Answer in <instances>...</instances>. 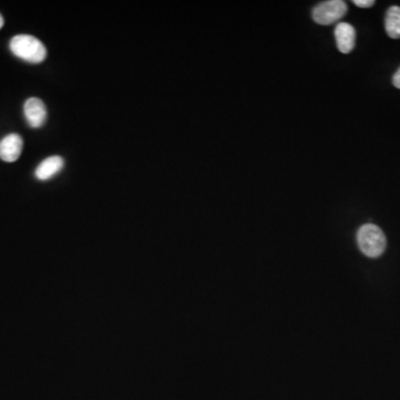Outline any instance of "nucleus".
Listing matches in <instances>:
<instances>
[{"instance_id":"nucleus-1","label":"nucleus","mask_w":400,"mask_h":400,"mask_svg":"<svg viewBox=\"0 0 400 400\" xmlns=\"http://www.w3.org/2000/svg\"><path fill=\"white\" fill-rule=\"evenodd\" d=\"M9 48L15 56L25 62L39 64L46 60V47L34 36H15L9 43Z\"/></svg>"},{"instance_id":"nucleus-2","label":"nucleus","mask_w":400,"mask_h":400,"mask_svg":"<svg viewBox=\"0 0 400 400\" xmlns=\"http://www.w3.org/2000/svg\"><path fill=\"white\" fill-rule=\"evenodd\" d=\"M357 242L361 253L367 257H379L386 249V236L378 226L373 223H367L360 227Z\"/></svg>"},{"instance_id":"nucleus-3","label":"nucleus","mask_w":400,"mask_h":400,"mask_svg":"<svg viewBox=\"0 0 400 400\" xmlns=\"http://www.w3.org/2000/svg\"><path fill=\"white\" fill-rule=\"evenodd\" d=\"M347 4L343 0H328L312 9V18L317 24L327 26L340 20L347 14Z\"/></svg>"},{"instance_id":"nucleus-4","label":"nucleus","mask_w":400,"mask_h":400,"mask_svg":"<svg viewBox=\"0 0 400 400\" xmlns=\"http://www.w3.org/2000/svg\"><path fill=\"white\" fill-rule=\"evenodd\" d=\"M24 113L28 125L32 128H41L46 123L47 109L43 100L39 98H29L24 105Z\"/></svg>"},{"instance_id":"nucleus-5","label":"nucleus","mask_w":400,"mask_h":400,"mask_svg":"<svg viewBox=\"0 0 400 400\" xmlns=\"http://www.w3.org/2000/svg\"><path fill=\"white\" fill-rule=\"evenodd\" d=\"M24 148V140L17 134H11L0 140V159L14 163L20 157Z\"/></svg>"},{"instance_id":"nucleus-6","label":"nucleus","mask_w":400,"mask_h":400,"mask_svg":"<svg viewBox=\"0 0 400 400\" xmlns=\"http://www.w3.org/2000/svg\"><path fill=\"white\" fill-rule=\"evenodd\" d=\"M337 48L343 54H350L356 45V30L348 22H339L335 28Z\"/></svg>"},{"instance_id":"nucleus-7","label":"nucleus","mask_w":400,"mask_h":400,"mask_svg":"<svg viewBox=\"0 0 400 400\" xmlns=\"http://www.w3.org/2000/svg\"><path fill=\"white\" fill-rule=\"evenodd\" d=\"M64 161L62 157L51 156L41 161L36 168L35 176L39 180H48L57 175L64 168Z\"/></svg>"},{"instance_id":"nucleus-8","label":"nucleus","mask_w":400,"mask_h":400,"mask_svg":"<svg viewBox=\"0 0 400 400\" xmlns=\"http://www.w3.org/2000/svg\"><path fill=\"white\" fill-rule=\"evenodd\" d=\"M385 28L387 34L392 39L400 38V7L392 6L386 13Z\"/></svg>"},{"instance_id":"nucleus-9","label":"nucleus","mask_w":400,"mask_h":400,"mask_svg":"<svg viewBox=\"0 0 400 400\" xmlns=\"http://www.w3.org/2000/svg\"><path fill=\"white\" fill-rule=\"evenodd\" d=\"M354 4L360 8H369L375 5V1L373 0H354Z\"/></svg>"},{"instance_id":"nucleus-10","label":"nucleus","mask_w":400,"mask_h":400,"mask_svg":"<svg viewBox=\"0 0 400 400\" xmlns=\"http://www.w3.org/2000/svg\"><path fill=\"white\" fill-rule=\"evenodd\" d=\"M392 83L396 88L400 89V68L396 71L395 75L392 77Z\"/></svg>"},{"instance_id":"nucleus-11","label":"nucleus","mask_w":400,"mask_h":400,"mask_svg":"<svg viewBox=\"0 0 400 400\" xmlns=\"http://www.w3.org/2000/svg\"><path fill=\"white\" fill-rule=\"evenodd\" d=\"M4 26V18L3 16H1V15H0V29H1V28H3Z\"/></svg>"}]
</instances>
